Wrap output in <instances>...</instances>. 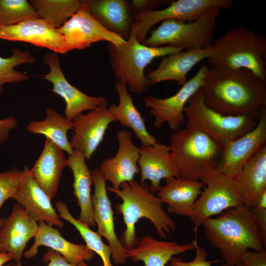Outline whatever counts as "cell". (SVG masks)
<instances>
[{
    "mask_svg": "<svg viewBox=\"0 0 266 266\" xmlns=\"http://www.w3.org/2000/svg\"><path fill=\"white\" fill-rule=\"evenodd\" d=\"M200 91L205 104L225 115L258 121L266 106V82L246 69L209 67Z\"/></svg>",
    "mask_w": 266,
    "mask_h": 266,
    "instance_id": "1",
    "label": "cell"
},
{
    "mask_svg": "<svg viewBox=\"0 0 266 266\" xmlns=\"http://www.w3.org/2000/svg\"><path fill=\"white\" fill-rule=\"evenodd\" d=\"M122 200L115 205L117 213L121 214L125 229L119 238L126 249L135 247L139 240L135 225L139 219L146 218L154 225L159 236L164 239L171 231H175L176 224L163 208V202L150 190L146 182L141 183L134 179L122 183L119 189L107 187Z\"/></svg>",
    "mask_w": 266,
    "mask_h": 266,
    "instance_id": "2",
    "label": "cell"
},
{
    "mask_svg": "<svg viewBox=\"0 0 266 266\" xmlns=\"http://www.w3.org/2000/svg\"><path fill=\"white\" fill-rule=\"evenodd\" d=\"M202 225L206 240L219 250L225 263L235 266L247 251L266 249L250 210L244 205L228 208Z\"/></svg>",
    "mask_w": 266,
    "mask_h": 266,
    "instance_id": "3",
    "label": "cell"
},
{
    "mask_svg": "<svg viewBox=\"0 0 266 266\" xmlns=\"http://www.w3.org/2000/svg\"><path fill=\"white\" fill-rule=\"evenodd\" d=\"M211 66L246 69L266 82V38L240 27L214 39L207 47Z\"/></svg>",
    "mask_w": 266,
    "mask_h": 266,
    "instance_id": "4",
    "label": "cell"
},
{
    "mask_svg": "<svg viewBox=\"0 0 266 266\" xmlns=\"http://www.w3.org/2000/svg\"><path fill=\"white\" fill-rule=\"evenodd\" d=\"M107 50L117 81L126 84L131 92L137 95L144 94L150 89L144 69L154 59L184 50L171 46L149 47L140 43L137 39L133 22L128 39L118 45L108 43Z\"/></svg>",
    "mask_w": 266,
    "mask_h": 266,
    "instance_id": "5",
    "label": "cell"
},
{
    "mask_svg": "<svg viewBox=\"0 0 266 266\" xmlns=\"http://www.w3.org/2000/svg\"><path fill=\"white\" fill-rule=\"evenodd\" d=\"M168 146L180 177L200 180L217 169L222 147L200 131L180 128L170 135Z\"/></svg>",
    "mask_w": 266,
    "mask_h": 266,
    "instance_id": "6",
    "label": "cell"
},
{
    "mask_svg": "<svg viewBox=\"0 0 266 266\" xmlns=\"http://www.w3.org/2000/svg\"><path fill=\"white\" fill-rule=\"evenodd\" d=\"M222 9L213 6L193 22L169 19L150 32L142 44L149 47L171 46L185 50L207 48L214 40L217 19Z\"/></svg>",
    "mask_w": 266,
    "mask_h": 266,
    "instance_id": "7",
    "label": "cell"
},
{
    "mask_svg": "<svg viewBox=\"0 0 266 266\" xmlns=\"http://www.w3.org/2000/svg\"><path fill=\"white\" fill-rule=\"evenodd\" d=\"M186 127L200 131L223 147L253 130L258 121L245 115L220 114L204 102L200 89L189 100L184 108Z\"/></svg>",
    "mask_w": 266,
    "mask_h": 266,
    "instance_id": "8",
    "label": "cell"
},
{
    "mask_svg": "<svg viewBox=\"0 0 266 266\" xmlns=\"http://www.w3.org/2000/svg\"><path fill=\"white\" fill-rule=\"evenodd\" d=\"M205 186L197 199L190 218L197 235L198 228L204 222L225 210L244 205L233 178L217 169L200 179Z\"/></svg>",
    "mask_w": 266,
    "mask_h": 266,
    "instance_id": "9",
    "label": "cell"
},
{
    "mask_svg": "<svg viewBox=\"0 0 266 266\" xmlns=\"http://www.w3.org/2000/svg\"><path fill=\"white\" fill-rule=\"evenodd\" d=\"M208 68V66L202 65L195 75L172 96L160 99L149 95L143 98L144 106L149 109L150 114L154 117L155 128L159 129L166 123L174 132L186 123L185 107L190 99L201 88Z\"/></svg>",
    "mask_w": 266,
    "mask_h": 266,
    "instance_id": "10",
    "label": "cell"
},
{
    "mask_svg": "<svg viewBox=\"0 0 266 266\" xmlns=\"http://www.w3.org/2000/svg\"><path fill=\"white\" fill-rule=\"evenodd\" d=\"M232 0H177L168 6L158 10L146 11L133 15L136 27V36L142 43L151 28L160 22L176 19L183 22H193L213 6L229 10L233 4Z\"/></svg>",
    "mask_w": 266,
    "mask_h": 266,
    "instance_id": "11",
    "label": "cell"
},
{
    "mask_svg": "<svg viewBox=\"0 0 266 266\" xmlns=\"http://www.w3.org/2000/svg\"><path fill=\"white\" fill-rule=\"evenodd\" d=\"M57 30L65 40L67 52L82 50L100 41L118 45L126 41L120 35L104 28L82 5Z\"/></svg>",
    "mask_w": 266,
    "mask_h": 266,
    "instance_id": "12",
    "label": "cell"
},
{
    "mask_svg": "<svg viewBox=\"0 0 266 266\" xmlns=\"http://www.w3.org/2000/svg\"><path fill=\"white\" fill-rule=\"evenodd\" d=\"M42 62L49 67V71L42 78L50 82L53 86L52 91L64 99L66 104L65 117L68 120L72 121L85 111L107 105L106 98L89 96L68 82L61 69L57 53H47Z\"/></svg>",
    "mask_w": 266,
    "mask_h": 266,
    "instance_id": "13",
    "label": "cell"
},
{
    "mask_svg": "<svg viewBox=\"0 0 266 266\" xmlns=\"http://www.w3.org/2000/svg\"><path fill=\"white\" fill-rule=\"evenodd\" d=\"M91 173L94 186L92 201L97 233L107 241L114 263L116 265L124 264L128 259L127 249L123 246L116 233L112 203L107 192V181L99 167L94 168Z\"/></svg>",
    "mask_w": 266,
    "mask_h": 266,
    "instance_id": "14",
    "label": "cell"
},
{
    "mask_svg": "<svg viewBox=\"0 0 266 266\" xmlns=\"http://www.w3.org/2000/svg\"><path fill=\"white\" fill-rule=\"evenodd\" d=\"M266 144V106L256 126L222 147L217 170L233 177Z\"/></svg>",
    "mask_w": 266,
    "mask_h": 266,
    "instance_id": "15",
    "label": "cell"
},
{
    "mask_svg": "<svg viewBox=\"0 0 266 266\" xmlns=\"http://www.w3.org/2000/svg\"><path fill=\"white\" fill-rule=\"evenodd\" d=\"M115 122L107 105L79 114L72 120L73 133L70 141L72 148L81 151L86 159L90 160L103 141L110 124Z\"/></svg>",
    "mask_w": 266,
    "mask_h": 266,
    "instance_id": "16",
    "label": "cell"
},
{
    "mask_svg": "<svg viewBox=\"0 0 266 266\" xmlns=\"http://www.w3.org/2000/svg\"><path fill=\"white\" fill-rule=\"evenodd\" d=\"M118 148L112 158H105L99 167L101 173L113 189H119L120 185L134 179L140 172L138 165L139 148L132 140L131 131L123 130L116 133Z\"/></svg>",
    "mask_w": 266,
    "mask_h": 266,
    "instance_id": "17",
    "label": "cell"
},
{
    "mask_svg": "<svg viewBox=\"0 0 266 266\" xmlns=\"http://www.w3.org/2000/svg\"><path fill=\"white\" fill-rule=\"evenodd\" d=\"M0 39L30 43L57 54L67 52L65 40L57 29L41 18L0 28Z\"/></svg>",
    "mask_w": 266,
    "mask_h": 266,
    "instance_id": "18",
    "label": "cell"
},
{
    "mask_svg": "<svg viewBox=\"0 0 266 266\" xmlns=\"http://www.w3.org/2000/svg\"><path fill=\"white\" fill-rule=\"evenodd\" d=\"M23 170V177L12 199L37 222L62 228L64 223L53 207L51 200L33 179L27 165Z\"/></svg>",
    "mask_w": 266,
    "mask_h": 266,
    "instance_id": "19",
    "label": "cell"
},
{
    "mask_svg": "<svg viewBox=\"0 0 266 266\" xmlns=\"http://www.w3.org/2000/svg\"><path fill=\"white\" fill-rule=\"evenodd\" d=\"M38 227L17 203L13 205L10 215L4 219L0 228V246L4 252L10 253L16 264H21L28 242L34 237Z\"/></svg>",
    "mask_w": 266,
    "mask_h": 266,
    "instance_id": "20",
    "label": "cell"
},
{
    "mask_svg": "<svg viewBox=\"0 0 266 266\" xmlns=\"http://www.w3.org/2000/svg\"><path fill=\"white\" fill-rule=\"evenodd\" d=\"M138 148L140 182L149 180L152 194L157 193L163 179L180 177L168 145L157 142L153 145L141 144Z\"/></svg>",
    "mask_w": 266,
    "mask_h": 266,
    "instance_id": "21",
    "label": "cell"
},
{
    "mask_svg": "<svg viewBox=\"0 0 266 266\" xmlns=\"http://www.w3.org/2000/svg\"><path fill=\"white\" fill-rule=\"evenodd\" d=\"M204 185L200 180L172 177L157 192L167 211L179 216L191 218L196 202Z\"/></svg>",
    "mask_w": 266,
    "mask_h": 266,
    "instance_id": "22",
    "label": "cell"
},
{
    "mask_svg": "<svg viewBox=\"0 0 266 266\" xmlns=\"http://www.w3.org/2000/svg\"><path fill=\"white\" fill-rule=\"evenodd\" d=\"M209 56L207 48L171 54L163 57L158 67L145 76L150 86L172 80L182 86L187 82V75L191 69Z\"/></svg>",
    "mask_w": 266,
    "mask_h": 266,
    "instance_id": "23",
    "label": "cell"
},
{
    "mask_svg": "<svg viewBox=\"0 0 266 266\" xmlns=\"http://www.w3.org/2000/svg\"><path fill=\"white\" fill-rule=\"evenodd\" d=\"M40 246H45L59 253L69 263L79 264L93 259L95 253L86 244L71 243L61 234L58 229L48 225L44 222H39L34 241L30 249L26 251L27 258L34 257Z\"/></svg>",
    "mask_w": 266,
    "mask_h": 266,
    "instance_id": "24",
    "label": "cell"
},
{
    "mask_svg": "<svg viewBox=\"0 0 266 266\" xmlns=\"http://www.w3.org/2000/svg\"><path fill=\"white\" fill-rule=\"evenodd\" d=\"M66 166L64 151L46 138L43 149L30 171L33 179L51 200L58 193L59 181Z\"/></svg>",
    "mask_w": 266,
    "mask_h": 266,
    "instance_id": "25",
    "label": "cell"
},
{
    "mask_svg": "<svg viewBox=\"0 0 266 266\" xmlns=\"http://www.w3.org/2000/svg\"><path fill=\"white\" fill-rule=\"evenodd\" d=\"M82 5L106 29L128 39L133 22L129 1L82 0Z\"/></svg>",
    "mask_w": 266,
    "mask_h": 266,
    "instance_id": "26",
    "label": "cell"
},
{
    "mask_svg": "<svg viewBox=\"0 0 266 266\" xmlns=\"http://www.w3.org/2000/svg\"><path fill=\"white\" fill-rule=\"evenodd\" d=\"M198 244L197 239L180 244L175 241L161 240L145 235L139 239L135 247L127 249V257L134 262L142 261L144 266H166L175 255L195 250Z\"/></svg>",
    "mask_w": 266,
    "mask_h": 266,
    "instance_id": "27",
    "label": "cell"
},
{
    "mask_svg": "<svg viewBox=\"0 0 266 266\" xmlns=\"http://www.w3.org/2000/svg\"><path fill=\"white\" fill-rule=\"evenodd\" d=\"M232 178L243 204L248 208L255 206L266 191V144Z\"/></svg>",
    "mask_w": 266,
    "mask_h": 266,
    "instance_id": "28",
    "label": "cell"
},
{
    "mask_svg": "<svg viewBox=\"0 0 266 266\" xmlns=\"http://www.w3.org/2000/svg\"><path fill=\"white\" fill-rule=\"evenodd\" d=\"M83 153L77 149L66 158V166L70 168L73 176V194L80 211L77 219L88 227H95L92 201L91 186L93 184L92 173L86 163Z\"/></svg>",
    "mask_w": 266,
    "mask_h": 266,
    "instance_id": "29",
    "label": "cell"
},
{
    "mask_svg": "<svg viewBox=\"0 0 266 266\" xmlns=\"http://www.w3.org/2000/svg\"><path fill=\"white\" fill-rule=\"evenodd\" d=\"M115 88L118 94L119 103L110 104L108 109L116 122L132 130L142 144L153 145L157 142L154 136L147 131L145 120L135 106L127 84L117 81Z\"/></svg>",
    "mask_w": 266,
    "mask_h": 266,
    "instance_id": "30",
    "label": "cell"
},
{
    "mask_svg": "<svg viewBox=\"0 0 266 266\" xmlns=\"http://www.w3.org/2000/svg\"><path fill=\"white\" fill-rule=\"evenodd\" d=\"M73 128L72 121L69 120L54 109L48 107L45 111V117L42 120L33 121L26 127V130L33 134H42L46 136L68 155L73 153L67 132Z\"/></svg>",
    "mask_w": 266,
    "mask_h": 266,
    "instance_id": "31",
    "label": "cell"
},
{
    "mask_svg": "<svg viewBox=\"0 0 266 266\" xmlns=\"http://www.w3.org/2000/svg\"><path fill=\"white\" fill-rule=\"evenodd\" d=\"M82 0H31L39 18L56 29L62 27L82 6Z\"/></svg>",
    "mask_w": 266,
    "mask_h": 266,
    "instance_id": "32",
    "label": "cell"
},
{
    "mask_svg": "<svg viewBox=\"0 0 266 266\" xmlns=\"http://www.w3.org/2000/svg\"><path fill=\"white\" fill-rule=\"evenodd\" d=\"M56 208L60 218L73 225L84 240L88 248L100 256L102 266H113L111 262V249L108 245L103 242L101 236L75 219L69 212L66 203L58 201L56 202Z\"/></svg>",
    "mask_w": 266,
    "mask_h": 266,
    "instance_id": "33",
    "label": "cell"
},
{
    "mask_svg": "<svg viewBox=\"0 0 266 266\" xmlns=\"http://www.w3.org/2000/svg\"><path fill=\"white\" fill-rule=\"evenodd\" d=\"M35 62L36 59L30 52L21 51L17 48L12 49L11 55L8 58L0 56V94L2 92L5 84L21 82L28 79L26 74L14 69L16 66Z\"/></svg>",
    "mask_w": 266,
    "mask_h": 266,
    "instance_id": "34",
    "label": "cell"
},
{
    "mask_svg": "<svg viewBox=\"0 0 266 266\" xmlns=\"http://www.w3.org/2000/svg\"><path fill=\"white\" fill-rule=\"evenodd\" d=\"M39 18L27 0H0V28Z\"/></svg>",
    "mask_w": 266,
    "mask_h": 266,
    "instance_id": "35",
    "label": "cell"
},
{
    "mask_svg": "<svg viewBox=\"0 0 266 266\" xmlns=\"http://www.w3.org/2000/svg\"><path fill=\"white\" fill-rule=\"evenodd\" d=\"M24 170L16 167L0 172V209L4 202L13 198L24 176Z\"/></svg>",
    "mask_w": 266,
    "mask_h": 266,
    "instance_id": "36",
    "label": "cell"
},
{
    "mask_svg": "<svg viewBox=\"0 0 266 266\" xmlns=\"http://www.w3.org/2000/svg\"><path fill=\"white\" fill-rule=\"evenodd\" d=\"M195 256L189 262H184L178 257H173L166 266H212V263L218 262V260L208 261V253L206 250L198 244L195 248ZM220 266H235L225 263Z\"/></svg>",
    "mask_w": 266,
    "mask_h": 266,
    "instance_id": "37",
    "label": "cell"
},
{
    "mask_svg": "<svg viewBox=\"0 0 266 266\" xmlns=\"http://www.w3.org/2000/svg\"><path fill=\"white\" fill-rule=\"evenodd\" d=\"M235 266H266V249L247 251Z\"/></svg>",
    "mask_w": 266,
    "mask_h": 266,
    "instance_id": "38",
    "label": "cell"
},
{
    "mask_svg": "<svg viewBox=\"0 0 266 266\" xmlns=\"http://www.w3.org/2000/svg\"><path fill=\"white\" fill-rule=\"evenodd\" d=\"M262 240L266 248V208L254 206L249 208Z\"/></svg>",
    "mask_w": 266,
    "mask_h": 266,
    "instance_id": "39",
    "label": "cell"
},
{
    "mask_svg": "<svg viewBox=\"0 0 266 266\" xmlns=\"http://www.w3.org/2000/svg\"><path fill=\"white\" fill-rule=\"evenodd\" d=\"M170 2V1L165 0H133L129 1L130 9L133 14L155 10L162 5Z\"/></svg>",
    "mask_w": 266,
    "mask_h": 266,
    "instance_id": "40",
    "label": "cell"
},
{
    "mask_svg": "<svg viewBox=\"0 0 266 266\" xmlns=\"http://www.w3.org/2000/svg\"><path fill=\"white\" fill-rule=\"evenodd\" d=\"M43 259L48 264L47 266H89L85 262L79 264H74L69 263L64 257L59 253L51 249L48 248L43 256ZM15 266H23L21 264H16ZM98 266H103L99 265Z\"/></svg>",
    "mask_w": 266,
    "mask_h": 266,
    "instance_id": "41",
    "label": "cell"
},
{
    "mask_svg": "<svg viewBox=\"0 0 266 266\" xmlns=\"http://www.w3.org/2000/svg\"><path fill=\"white\" fill-rule=\"evenodd\" d=\"M17 125V120L12 116L0 120V146L7 140L10 131Z\"/></svg>",
    "mask_w": 266,
    "mask_h": 266,
    "instance_id": "42",
    "label": "cell"
},
{
    "mask_svg": "<svg viewBox=\"0 0 266 266\" xmlns=\"http://www.w3.org/2000/svg\"><path fill=\"white\" fill-rule=\"evenodd\" d=\"M12 260L13 257L11 254L6 252L0 253V266H2L9 261Z\"/></svg>",
    "mask_w": 266,
    "mask_h": 266,
    "instance_id": "43",
    "label": "cell"
},
{
    "mask_svg": "<svg viewBox=\"0 0 266 266\" xmlns=\"http://www.w3.org/2000/svg\"><path fill=\"white\" fill-rule=\"evenodd\" d=\"M4 221V219L3 218H1V219H0V228L2 225V224L3 223V222ZM1 252H4L2 249L1 248V246H0V253H1Z\"/></svg>",
    "mask_w": 266,
    "mask_h": 266,
    "instance_id": "44",
    "label": "cell"
},
{
    "mask_svg": "<svg viewBox=\"0 0 266 266\" xmlns=\"http://www.w3.org/2000/svg\"><path fill=\"white\" fill-rule=\"evenodd\" d=\"M6 266H11L10 265H7Z\"/></svg>",
    "mask_w": 266,
    "mask_h": 266,
    "instance_id": "45",
    "label": "cell"
}]
</instances>
